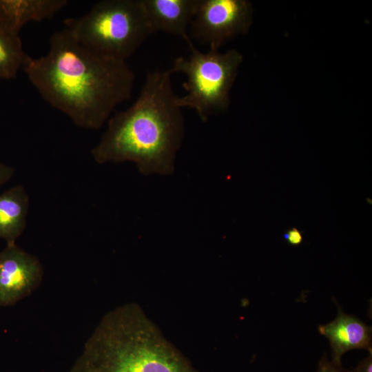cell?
<instances>
[{"label":"cell","mask_w":372,"mask_h":372,"mask_svg":"<svg viewBox=\"0 0 372 372\" xmlns=\"http://www.w3.org/2000/svg\"><path fill=\"white\" fill-rule=\"evenodd\" d=\"M22 69L46 102L90 130L101 128L130 99L134 83L126 61L93 51L65 28L52 34L45 55L27 54Z\"/></svg>","instance_id":"cell-1"},{"label":"cell","mask_w":372,"mask_h":372,"mask_svg":"<svg viewBox=\"0 0 372 372\" xmlns=\"http://www.w3.org/2000/svg\"><path fill=\"white\" fill-rule=\"evenodd\" d=\"M172 72H149L133 104L114 114L92 155L98 163H134L144 175H170L185 133Z\"/></svg>","instance_id":"cell-2"},{"label":"cell","mask_w":372,"mask_h":372,"mask_svg":"<svg viewBox=\"0 0 372 372\" xmlns=\"http://www.w3.org/2000/svg\"><path fill=\"white\" fill-rule=\"evenodd\" d=\"M70 372H198L136 303L107 313Z\"/></svg>","instance_id":"cell-3"},{"label":"cell","mask_w":372,"mask_h":372,"mask_svg":"<svg viewBox=\"0 0 372 372\" xmlns=\"http://www.w3.org/2000/svg\"><path fill=\"white\" fill-rule=\"evenodd\" d=\"M65 28L81 43L113 59L126 61L153 34L142 0H103Z\"/></svg>","instance_id":"cell-4"},{"label":"cell","mask_w":372,"mask_h":372,"mask_svg":"<svg viewBox=\"0 0 372 372\" xmlns=\"http://www.w3.org/2000/svg\"><path fill=\"white\" fill-rule=\"evenodd\" d=\"M190 50L187 57L179 56L170 68L172 74L180 72L187 76L183 87L187 94L177 96V103L183 108L193 109L203 122L229 107V91L242 62V55L236 50L221 53L216 50L200 51L190 37L185 40Z\"/></svg>","instance_id":"cell-5"},{"label":"cell","mask_w":372,"mask_h":372,"mask_svg":"<svg viewBox=\"0 0 372 372\" xmlns=\"http://www.w3.org/2000/svg\"><path fill=\"white\" fill-rule=\"evenodd\" d=\"M251 17V4L246 0H198L192 37L218 50L228 39L248 31Z\"/></svg>","instance_id":"cell-6"},{"label":"cell","mask_w":372,"mask_h":372,"mask_svg":"<svg viewBox=\"0 0 372 372\" xmlns=\"http://www.w3.org/2000/svg\"><path fill=\"white\" fill-rule=\"evenodd\" d=\"M43 268L39 260L16 244L0 252V306L14 304L39 286Z\"/></svg>","instance_id":"cell-7"},{"label":"cell","mask_w":372,"mask_h":372,"mask_svg":"<svg viewBox=\"0 0 372 372\" xmlns=\"http://www.w3.org/2000/svg\"><path fill=\"white\" fill-rule=\"evenodd\" d=\"M319 332L327 338L332 350L331 361L341 365V358L346 352L358 349L371 351V327L360 319L344 313L339 307L336 318L320 325Z\"/></svg>","instance_id":"cell-8"},{"label":"cell","mask_w":372,"mask_h":372,"mask_svg":"<svg viewBox=\"0 0 372 372\" xmlns=\"http://www.w3.org/2000/svg\"><path fill=\"white\" fill-rule=\"evenodd\" d=\"M153 33L163 32L189 37L187 32L194 17L198 0H142Z\"/></svg>","instance_id":"cell-9"},{"label":"cell","mask_w":372,"mask_h":372,"mask_svg":"<svg viewBox=\"0 0 372 372\" xmlns=\"http://www.w3.org/2000/svg\"><path fill=\"white\" fill-rule=\"evenodd\" d=\"M68 4L67 0H0V28L19 36L26 23L51 19Z\"/></svg>","instance_id":"cell-10"},{"label":"cell","mask_w":372,"mask_h":372,"mask_svg":"<svg viewBox=\"0 0 372 372\" xmlns=\"http://www.w3.org/2000/svg\"><path fill=\"white\" fill-rule=\"evenodd\" d=\"M28 207V196L21 185L0 194V238L7 245L16 244L24 231Z\"/></svg>","instance_id":"cell-11"},{"label":"cell","mask_w":372,"mask_h":372,"mask_svg":"<svg viewBox=\"0 0 372 372\" xmlns=\"http://www.w3.org/2000/svg\"><path fill=\"white\" fill-rule=\"evenodd\" d=\"M20 37L0 28V79L14 78L26 56Z\"/></svg>","instance_id":"cell-12"},{"label":"cell","mask_w":372,"mask_h":372,"mask_svg":"<svg viewBox=\"0 0 372 372\" xmlns=\"http://www.w3.org/2000/svg\"><path fill=\"white\" fill-rule=\"evenodd\" d=\"M317 372H351V371L343 369L342 365L329 361L327 355L324 354L319 362Z\"/></svg>","instance_id":"cell-13"},{"label":"cell","mask_w":372,"mask_h":372,"mask_svg":"<svg viewBox=\"0 0 372 372\" xmlns=\"http://www.w3.org/2000/svg\"><path fill=\"white\" fill-rule=\"evenodd\" d=\"M284 238L290 245L298 246L303 241L302 233L296 228H291L284 234Z\"/></svg>","instance_id":"cell-14"},{"label":"cell","mask_w":372,"mask_h":372,"mask_svg":"<svg viewBox=\"0 0 372 372\" xmlns=\"http://www.w3.org/2000/svg\"><path fill=\"white\" fill-rule=\"evenodd\" d=\"M351 372H372V351Z\"/></svg>","instance_id":"cell-15"},{"label":"cell","mask_w":372,"mask_h":372,"mask_svg":"<svg viewBox=\"0 0 372 372\" xmlns=\"http://www.w3.org/2000/svg\"><path fill=\"white\" fill-rule=\"evenodd\" d=\"M14 169L0 163V186L8 182L13 176Z\"/></svg>","instance_id":"cell-16"}]
</instances>
